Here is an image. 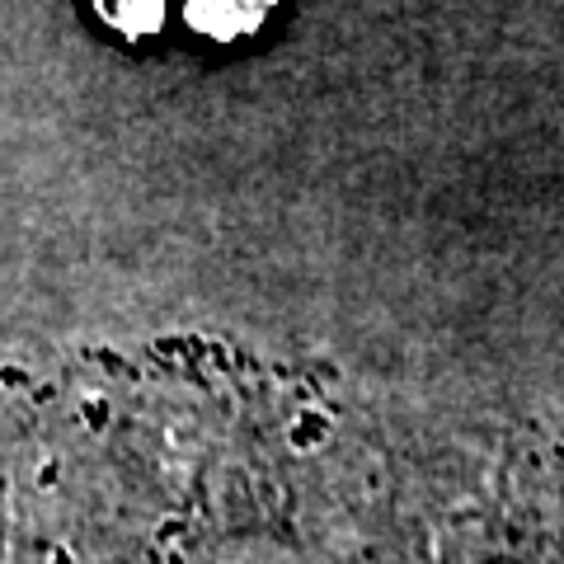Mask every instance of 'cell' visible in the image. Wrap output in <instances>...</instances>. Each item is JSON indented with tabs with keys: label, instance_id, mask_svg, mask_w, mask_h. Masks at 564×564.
<instances>
[{
	"label": "cell",
	"instance_id": "1",
	"mask_svg": "<svg viewBox=\"0 0 564 564\" xmlns=\"http://www.w3.org/2000/svg\"><path fill=\"white\" fill-rule=\"evenodd\" d=\"M198 10H203V20L231 24V20H254V14L263 10V0H193V14Z\"/></svg>",
	"mask_w": 564,
	"mask_h": 564
},
{
	"label": "cell",
	"instance_id": "2",
	"mask_svg": "<svg viewBox=\"0 0 564 564\" xmlns=\"http://www.w3.org/2000/svg\"><path fill=\"white\" fill-rule=\"evenodd\" d=\"M95 6L109 14V20H122V24H128V20H147L155 0H95Z\"/></svg>",
	"mask_w": 564,
	"mask_h": 564
}]
</instances>
